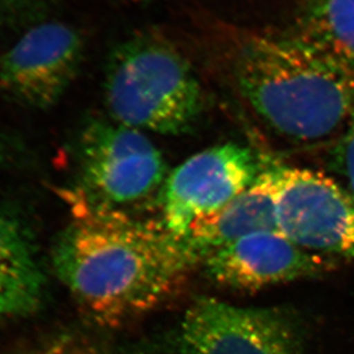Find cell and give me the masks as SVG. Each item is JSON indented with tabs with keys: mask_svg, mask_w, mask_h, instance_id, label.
<instances>
[{
	"mask_svg": "<svg viewBox=\"0 0 354 354\" xmlns=\"http://www.w3.org/2000/svg\"><path fill=\"white\" fill-rule=\"evenodd\" d=\"M292 31L354 73V0H303Z\"/></svg>",
	"mask_w": 354,
	"mask_h": 354,
	"instance_id": "obj_12",
	"label": "cell"
},
{
	"mask_svg": "<svg viewBox=\"0 0 354 354\" xmlns=\"http://www.w3.org/2000/svg\"><path fill=\"white\" fill-rule=\"evenodd\" d=\"M41 0H0V22L20 24L34 17Z\"/></svg>",
	"mask_w": 354,
	"mask_h": 354,
	"instance_id": "obj_14",
	"label": "cell"
},
{
	"mask_svg": "<svg viewBox=\"0 0 354 354\" xmlns=\"http://www.w3.org/2000/svg\"><path fill=\"white\" fill-rule=\"evenodd\" d=\"M104 95L113 121L167 136L192 131L206 109L194 66L171 41L154 32L133 35L113 48Z\"/></svg>",
	"mask_w": 354,
	"mask_h": 354,
	"instance_id": "obj_3",
	"label": "cell"
},
{
	"mask_svg": "<svg viewBox=\"0 0 354 354\" xmlns=\"http://www.w3.org/2000/svg\"><path fill=\"white\" fill-rule=\"evenodd\" d=\"M331 261L300 248L281 232H259L212 252L201 263L215 284L254 292L322 275L334 269Z\"/></svg>",
	"mask_w": 354,
	"mask_h": 354,
	"instance_id": "obj_9",
	"label": "cell"
},
{
	"mask_svg": "<svg viewBox=\"0 0 354 354\" xmlns=\"http://www.w3.org/2000/svg\"><path fill=\"white\" fill-rule=\"evenodd\" d=\"M232 73L253 114L288 142L337 140L353 116L354 73L292 30L244 38Z\"/></svg>",
	"mask_w": 354,
	"mask_h": 354,
	"instance_id": "obj_2",
	"label": "cell"
},
{
	"mask_svg": "<svg viewBox=\"0 0 354 354\" xmlns=\"http://www.w3.org/2000/svg\"><path fill=\"white\" fill-rule=\"evenodd\" d=\"M77 180L69 191L73 211L138 215L167 180L161 151L140 130L95 119L79 143Z\"/></svg>",
	"mask_w": 354,
	"mask_h": 354,
	"instance_id": "obj_4",
	"label": "cell"
},
{
	"mask_svg": "<svg viewBox=\"0 0 354 354\" xmlns=\"http://www.w3.org/2000/svg\"><path fill=\"white\" fill-rule=\"evenodd\" d=\"M277 225L310 252L354 263V194L322 171L277 165Z\"/></svg>",
	"mask_w": 354,
	"mask_h": 354,
	"instance_id": "obj_6",
	"label": "cell"
},
{
	"mask_svg": "<svg viewBox=\"0 0 354 354\" xmlns=\"http://www.w3.org/2000/svg\"><path fill=\"white\" fill-rule=\"evenodd\" d=\"M44 286L29 232L12 212L0 207V319L35 312Z\"/></svg>",
	"mask_w": 354,
	"mask_h": 354,
	"instance_id": "obj_11",
	"label": "cell"
},
{
	"mask_svg": "<svg viewBox=\"0 0 354 354\" xmlns=\"http://www.w3.org/2000/svg\"><path fill=\"white\" fill-rule=\"evenodd\" d=\"M197 263L183 237L161 220L114 212L74 211L53 250L59 279L104 327L167 303Z\"/></svg>",
	"mask_w": 354,
	"mask_h": 354,
	"instance_id": "obj_1",
	"label": "cell"
},
{
	"mask_svg": "<svg viewBox=\"0 0 354 354\" xmlns=\"http://www.w3.org/2000/svg\"><path fill=\"white\" fill-rule=\"evenodd\" d=\"M277 165L267 164L254 183L213 214L194 222L183 239L198 263L214 251L259 232H279Z\"/></svg>",
	"mask_w": 354,
	"mask_h": 354,
	"instance_id": "obj_10",
	"label": "cell"
},
{
	"mask_svg": "<svg viewBox=\"0 0 354 354\" xmlns=\"http://www.w3.org/2000/svg\"><path fill=\"white\" fill-rule=\"evenodd\" d=\"M164 354H304L298 319L282 308L194 301L162 344Z\"/></svg>",
	"mask_w": 354,
	"mask_h": 354,
	"instance_id": "obj_5",
	"label": "cell"
},
{
	"mask_svg": "<svg viewBox=\"0 0 354 354\" xmlns=\"http://www.w3.org/2000/svg\"><path fill=\"white\" fill-rule=\"evenodd\" d=\"M3 160V145L0 144V161Z\"/></svg>",
	"mask_w": 354,
	"mask_h": 354,
	"instance_id": "obj_15",
	"label": "cell"
},
{
	"mask_svg": "<svg viewBox=\"0 0 354 354\" xmlns=\"http://www.w3.org/2000/svg\"><path fill=\"white\" fill-rule=\"evenodd\" d=\"M83 55L75 28L59 21L36 24L0 58V88L26 105L48 109L74 82Z\"/></svg>",
	"mask_w": 354,
	"mask_h": 354,
	"instance_id": "obj_8",
	"label": "cell"
},
{
	"mask_svg": "<svg viewBox=\"0 0 354 354\" xmlns=\"http://www.w3.org/2000/svg\"><path fill=\"white\" fill-rule=\"evenodd\" d=\"M266 166L251 149L235 143L194 154L165 182L159 197L161 222L175 235L184 237L194 222L249 189Z\"/></svg>",
	"mask_w": 354,
	"mask_h": 354,
	"instance_id": "obj_7",
	"label": "cell"
},
{
	"mask_svg": "<svg viewBox=\"0 0 354 354\" xmlns=\"http://www.w3.org/2000/svg\"><path fill=\"white\" fill-rule=\"evenodd\" d=\"M331 167L344 180V185L354 194V113L344 133L335 142L330 154Z\"/></svg>",
	"mask_w": 354,
	"mask_h": 354,
	"instance_id": "obj_13",
	"label": "cell"
}]
</instances>
